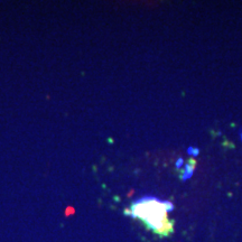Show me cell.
Masks as SVG:
<instances>
[{
  "mask_svg": "<svg viewBox=\"0 0 242 242\" xmlns=\"http://www.w3.org/2000/svg\"><path fill=\"white\" fill-rule=\"evenodd\" d=\"M241 138H242V136H241Z\"/></svg>",
  "mask_w": 242,
  "mask_h": 242,
  "instance_id": "cell-5",
  "label": "cell"
},
{
  "mask_svg": "<svg viewBox=\"0 0 242 242\" xmlns=\"http://www.w3.org/2000/svg\"><path fill=\"white\" fill-rule=\"evenodd\" d=\"M195 166H196V162H195L194 159H189V160L186 163V165H185V169L183 170L182 176H181V178L183 180V181L188 180V178H191V177H192L193 172H194V169H195Z\"/></svg>",
  "mask_w": 242,
  "mask_h": 242,
  "instance_id": "cell-2",
  "label": "cell"
},
{
  "mask_svg": "<svg viewBox=\"0 0 242 242\" xmlns=\"http://www.w3.org/2000/svg\"><path fill=\"white\" fill-rule=\"evenodd\" d=\"M183 163H184V160H183L182 158H180V159L177 160V163H176V167H177V168H180V167H182V165H183Z\"/></svg>",
  "mask_w": 242,
  "mask_h": 242,
  "instance_id": "cell-4",
  "label": "cell"
},
{
  "mask_svg": "<svg viewBox=\"0 0 242 242\" xmlns=\"http://www.w3.org/2000/svg\"><path fill=\"white\" fill-rule=\"evenodd\" d=\"M173 210L174 204L169 201H162L155 196H145L132 202L124 213L142 222L155 234L165 238L174 231V222L168 217V213Z\"/></svg>",
  "mask_w": 242,
  "mask_h": 242,
  "instance_id": "cell-1",
  "label": "cell"
},
{
  "mask_svg": "<svg viewBox=\"0 0 242 242\" xmlns=\"http://www.w3.org/2000/svg\"><path fill=\"white\" fill-rule=\"evenodd\" d=\"M188 154L189 155H192V156H196L197 154H198V149H193V147H191V148H188Z\"/></svg>",
  "mask_w": 242,
  "mask_h": 242,
  "instance_id": "cell-3",
  "label": "cell"
}]
</instances>
